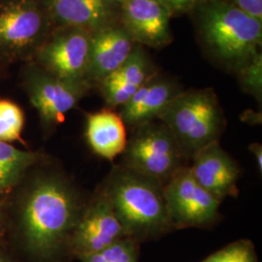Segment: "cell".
<instances>
[{
	"mask_svg": "<svg viewBox=\"0 0 262 262\" xmlns=\"http://www.w3.org/2000/svg\"><path fill=\"white\" fill-rule=\"evenodd\" d=\"M86 203L61 174L47 173L35 179L19 215L20 234L28 253L39 262H58L69 255V240Z\"/></svg>",
	"mask_w": 262,
	"mask_h": 262,
	"instance_id": "obj_1",
	"label": "cell"
},
{
	"mask_svg": "<svg viewBox=\"0 0 262 262\" xmlns=\"http://www.w3.org/2000/svg\"><path fill=\"white\" fill-rule=\"evenodd\" d=\"M101 186L126 237L142 244L174 231L161 183L118 164Z\"/></svg>",
	"mask_w": 262,
	"mask_h": 262,
	"instance_id": "obj_2",
	"label": "cell"
},
{
	"mask_svg": "<svg viewBox=\"0 0 262 262\" xmlns=\"http://www.w3.org/2000/svg\"><path fill=\"white\" fill-rule=\"evenodd\" d=\"M201 5L202 35L221 60L241 69L258 56L262 21L225 0H207Z\"/></svg>",
	"mask_w": 262,
	"mask_h": 262,
	"instance_id": "obj_3",
	"label": "cell"
},
{
	"mask_svg": "<svg viewBox=\"0 0 262 262\" xmlns=\"http://www.w3.org/2000/svg\"><path fill=\"white\" fill-rule=\"evenodd\" d=\"M172 132L189 162L205 147L220 142L224 113L211 89L182 92L158 118Z\"/></svg>",
	"mask_w": 262,
	"mask_h": 262,
	"instance_id": "obj_4",
	"label": "cell"
},
{
	"mask_svg": "<svg viewBox=\"0 0 262 262\" xmlns=\"http://www.w3.org/2000/svg\"><path fill=\"white\" fill-rule=\"evenodd\" d=\"M120 165L154 179L163 186L179 170L189 165L168 127L161 122L144 123L133 129Z\"/></svg>",
	"mask_w": 262,
	"mask_h": 262,
	"instance_id": "obj_5",
	"label": "cell"
},
{
	"mask_svg": "<svg viewBox=\"0 0 262 262\" xmlns=\"http://www.w3.org/2000/svg\"><path fill=\"white\" fill-rule=\"evenodd\" d=\"M53 26L44 0H0V54L10 59L33 57Z\"/></svg>",
	"mask_w": 262,
	"mask_h": 262,
	"instance_id": "obj_6",
	"label": "cell"
},
{
	"mask_svg": "<svg viewBox=\"0 0 262 262\" xmlns=\"http://www.w3.org/2000/svg\"><path fill=\"white\" fill-rule=\"evenodd\" d=\"M169 220L174 230L208 228L221 217V203L201 187L189 170L180 169L164 186Z\"/></svg>",
	"mask_w": 262,
	"mask_h": 262,
	"instance_id": "obj_7",
	"label": "cell"
},
{
	"mask_svg": "<svg viewBox=\"0 0 262 262\" xmlns=\"http://www.w3.org/2000/svg\"><path fill=\"white\" fill-rule=\"evenodd\" d=\"M24 84L30 103L47 130L63 122L66 114L75 108L92 86L62 80L34 61L25 68Z\"/></svg>",
	"mask_w": 262,
	"mask_h": 262,
	"instance_id": "obj_8",
	"label": "cell"
},
{
	"mask_svg": "<svg viewBox=\"0 0 262 262\" xmlns=\"http://www.w3.org/2000/svg\"><path fill=\"white\" fill-rule=\"evenodd\" d=\"M91 40L92 32L83 28H58L38 48L33 61L62 80L88 83Z\"/></svg>",
	"mask_w": 262,
	"mask_h": 262,
	"instance_id": "obj_9",
	"label": "cell"
},
{
	"mask_svg": "<svg viewBox=\"0 0 262 262\" xmlns=\"http://www.w3.org/2000/svg\"><path fill=\"white\" fill-rule=\"evenodd\" d=\"M126 237L102 186L86 203L71 234L69 255L81 259Z\"/></svg>",
	"mask_w": 262,
	"mask_h": 262,
	"instance_id": "obj_10",
	"label": "cell"
},
{
	"mask_svg": "<svg viewBox=\"0 0 262 262\" xmlns=\"http://www.w3.org/2000/svg\"><path fill=\"white\" fill-rule=\"evenodd\" d=\"M188 166L197 183L220 202L227 197L238 195V181L242 170L220 142L197 152Z\"/></svg>",
	"mask_w": 262,
	"mask_h": 262,
	"instance_id": "obj_11",
	"label": "cell"
},
{
	"mask_svg": "<svg viewBox=\"0 0 262 262\" xmlns=\"http://www.w3.org/2000/svg\"><path fill=\"white\" fill-rule=\"evenodd\" d=\"M122 27L134 42L150 47L171 41V12L163 0H125L122 5Z\"/></svg>",
	"mask_w": 262,
	"mask_h": 262,
	"instance_id": "obj_12",
	"label": "cell"
},
{
	"mask_svg": "<svg viewBox=\"0 0 262 262\" xmlns=\"http://www.w3.org/2000/svg\"><path fill=\"white\" fill-rule=\"evenodd\" d=\"M133 42L123 27L115 25L92 32L86 82L97 85L120 68L130 56Z\"/></svg>",
	"mask_w": 262,
	"mask_h": 262,
	"instance_id": "obj_13",
	"label": "cell"
},
{
	"mask_svg": "<svg viewBox=\"0 0 262 262\" xmlns=\"http://www.w3.org/2000/svg\"><path fill=\"white\" fill-rule=\"evenodd\" d=\"M180 93L182 90L174 81L156 74L122 105L119 114L125 126L131 130L158 120L161 112Z\"/></svg>",
	"mask_w": 262,
	"mask_h": 262,
	"instance_id": "obj_14",
	"label": "cell"
},
{
	"mask_svg": "<svg viewBox=\"0 0 262 262\" xmlns=\"http://www.w3.org/2000/svg\"><path fill=\"white\" fill-rule=\"evenodd\" d=\"M156 74L158 72L148 56L140 47H136L120 68L97 85L108 108L115 109L126 103Z\"/></svg>",
	"mask_w": 262,
	"mask_h": 262,
	"instance_id": "obj_15",
	"label": "cell"
},
{
	"mask_svg": "<svg viewBox=\"0 0 262 262\" xmlns=\"http://www.w3.org/2000/svg\"><path fill=\"white\" fill-rule=\"evenodd\" d=\"M53 25L90 32L114 25V4L107 0H44Z\"/></svg>",
	"mask_w": 262,
	"mask_h": 262,
	"instance_id": "obj_16",
	"label": "cell"
},
{
	"mask_svg": "<svg viewBox=\"0 0 262 262\" xmlns=\"http://www.w3.org/2000/svg\"><path fill=\"white\" fill-rule=\"evenodd\" d=\"M127 138L126 126L114 109L107 108L86 116L85 139L91 150L101 159L113 161L122 156Z\"/></svg>",
	"mask_w": 262,
	"mask_h": 262,
	"instance_id": "obj_17",
	"label": "cell"
},
{
	"mask_svg": "<svg viewBox=\"0 0 262 262\" xmlns=\"http://www.w3.org/2000/svg\"><path fill=\"white\" fill-rule=\"evenodd\" d=\"M39 159L37 152L19 150L0 141V196L16 186L25 172Z\"/></svg>",
	"mask_w": 262,
	"mask_h": 262,
	"instance_id": "obj_18",
	"label": "cell"
},
{
	"mask_svg": "<svg viewBox=\"0 0 262 262\" xmlns=\"http://www.w3.org/2000/svg\"><path fill=\"white\" fill-rule=\"evenodd\" d=\"M141 244L130 237H122L102 251L86 255L81 262H138Z\"/></svg>",
	"mask_w": 262,
	"mask_h": 262,
	"instance_id": "obj_19",
	"label": "cell"
},
{
	"mask_svg": "<svg viewBox=\"0 0 262 262\" xmlns=\"http://www.w3.org/2000/svg\"><path fill=\"white\" fill-rule=\"evenodd\" d=\"M24 123L25 116L19 106L0 99V141L9 143L19 139Z\"/></svg>",
	"mask_w": 262,
	"mask_h": 262,
	"instance_id": "obj_20",
	"label": "cell"
},
{
	"mask_svg": "<svg viewBox=\"0 0 262 262\" xmlns=\"http://www.w3.org/2000/svg\"><path fill=\"white\" fill-rule=\"evenodd\" d=\"M200 262H259L251 240L241 239L228 244Z\"/></svg>",
	"mask_w": 262,
	"mask_h": 262,
	"instance_id": "obj_21",
	"label": "cell"
},
{
	"mask_svg": "<svg viewBox=\"0 0 262 262\" xmlns=\"http://www.w3.org/2000/svg\"><path fill=\"white\" fill-rule=\"evenodd\" d=\"M240 78L244 89L256 98L261 96V56L258 55L251 62L240 69Z\"/></svg>",
	"mask_w": 262,
	"mask_h": 262,
	"instance_id": "obj_22",
	"label": "cell"
},
{
	"mask_svg": "<svg viewBox=\"0 0 262 262\" xmlns=\"http://www.w3.org/2000/svg\"><path fill=\"white\" fill-rule=\"evenodd\" d=\"M249 16L262 21V0H228Z\"/></svg>",
	"mask_w": 262,
	"mask_h": 262,
	"instance_id": "obj_23",
	"label": "cell"
},
{
	"mask_svg": "<svg viewBox=\"0 0 262 262\" xmlns=\"http://www.w3.org/2000/svg\"><path fill=\"white\" fill-rule=\"evenodd\" d=\"M204 1L207 0H163L171 14L186 12L194 8L197 5L203 4Z\"/></svg>",
	"mask_w": 262,
	"mask_h": 262,
	"instance_id": "obj_24",
	"label": "cell"
},
{
	"mask_svg": "<svg viewBox=\"0 0 262 262\" xmlns=\"http://www.w3.org/2000/svg\"><path fill=\"white\" fill-rule=\"evenodd\" d=\"M249 150L253 152L256 162V166L258 169L259 174L262 173V146L259 143H253L252 145H250Z\"/></svg>",
	"mask_w": 262,
	"mask_h": 262,
	"instance_id": "obj_25",
	"label": "cell"
},
{
	"mask_svg": "<svg viewBox=\"0 0 262 262\" xmlns=\"http://www.w3.org/2000/svg\"><path fill=\"white\" fill-rule=\"evenodd\" d=\"M107 1L110 2V3H112L114 5H118V4L122 5V3H123L125 0H107Z\"/></svg>",
	"mask_w": 262,
	"mask_h": 262,
	"instance_id": "obj_26",
	"label": "cell"
},
{
	"mask_svg": "<svg viewBox=\"0 0 262 262\" xmlns=\"http://www.w3.org/2000/svg\"><path fill=\"white\" fill-rule=\"evenodd\" d=\"M2 222H3V215H2V211L0 209V230H1V227H2Z\"/></svg>",
	"mask_w": 262,
	"mask_h": 262,
	"instance_id": "obj_27",
	"label": "cell"
},
{
	"mask_svg": "<svg viewBox=\"0 0 262 262\" xmlns=\"http://www.w3.org/2000/svg\"><path fill=\"white\" fill-rule=\"evenodd\" d=\"M0 262H11L9 260H7L6 258H4V257H2V256H0Z\"/></svg>",
	"mask_w": 262,
	"mask_h": 262,
	"instance_id": "obj_28",
	"label": "cell"
}]
</instances>
